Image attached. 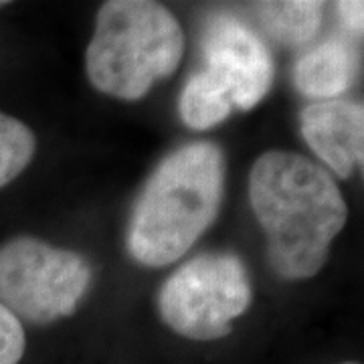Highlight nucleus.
<instances>
[{
	"instance_id": "f257e3e1",
	"label": "nucleus",
	"mask_w": 364,
	"mask_h": 364,
	"mask_svg": "<svg viewBox=\"0 0 364 364\" xmlns=\"http://www.w3.org/2000/svg\"><path fill=\"white\" fill-rule=\"evenodd\" d=\"M249 200L267 235L269 263L286 279L320 272L348 217L334 178L296 152L272 150L255 160Z\"/></svg>"
},
{
	"instance_id": "f03ea898",
	"label": "nucleus",
	"mask_w": 364,
	"mask_h": 364,
	"mask_svg": "<svg viewBox=\"0 0 364 364\" xmlns=\"http://www.w3.org/2000/svg\"><path fill=\"white\" fill-rule=\"evenodd\" d=\"M225 195V156L213 142H193L164 158L138 198L128 251L148 267L170 265L207 231Z\"/></svg>"
},
{
	"instance_id": "7ed1b4c3",
	"label": "nucleus",
	"mask_w": 364,
	"mask_h": 364,
	"mask_svg": "<svg viewBox=\"0 0 364 364\" xmlns=\"http://www.w3.org/2000/svg\"><path fill=\"white\" fill-rule=\"evenodd\" d=\"M182 53V28L166 6L109 0L95 18L85 57L87 77L105 95L136 102L178 69Z\"/></svg>"
},
{
	"instance_id": "20e7f679",
	"label": "nucleus",
	"mask_w": 364,
	"mask_h": 364,
	"mask_svg": "<svg viewBox=\"0 0 364 364\" xmlns=\"http://www.w3.org/2000/svg\"><path fill=\"white\" fill-rule=\"evenodd\" d=\"M91 277L85 257L35 237H16L0 247V306L18 322L49 324L71 316Z\"/></svg>"
},
{
	"instance_id": "39448f33",
	"label": "nucleus",
	"mask_w": 364,
	"mask_h": 364,
	"mask_svg": "<svg viewBox=\"0 0 364 364\" xmlns=\"http://www.w3.org/2000/svg\"><path fill=\"white\" fill-rule=\"evenodd\" d=\"M253 299L243 261L231 253H207L184 263L160 289L162 320L191 340H217Z\"/></svg>"
},
{
	"instance_id": "423d86ee",
	"label": "nucleus",
	"mask_w": 364,
	"mask_h": 364,
	"mask_svg": "<svg viewBox=\"0 0 364 364\" xmlns=\"http://www.w3.org/2000/svg\"><path fill=\"white\" fill-rule=\"evenodd\" d=\"M207 71L221 81L233 107L251 109L272 90L273 61L265 43L241 21L219 14L203 37Z\"/></svg>"
},
{
	"instance_id": "0eeeda50",
	"label": "nucleus",
	"mask_w": 364,
	"mask_h": 364,
	"mask_svg": "<svg viewBox=\"0 0 364 364\" xmlns=\"http://www.w3.org/2000/svg\"><path fill=\"white\" fill-rule=\"evenodd\" d=\"M301 136L314 154L348 178L363 166L364 109L348 100H328L308 105L301 112Z\"/></svg>"
},
{
	"instance_id": "6e6552de",
	"label": "nucleus",
	"mask_w": 364,
	"mask_h": 364,
	"mask_svg": "<svg viewBox=\"0 0 364 364\" xmlns=\"http://www.w3.org/2000/svg\"><path fill=\"white\" fill-rule=\"evenodd\" d=\"M356 75V57L348 43L328 39L308 51L294 69V83L304 95L336 100L348 90Z\"/></svg>"
},
{
	"instance_id": "1a4fd4ad",
	"label": "nucleus",
	"mask_w": 364,
	"mask_h": 364,
	"mask_svg": "<svg viewBox=\"0 0 364 364\" xmlns=\"http://www.w3.org/2000/svg\"><path fill=\"white\" fill-rule=\"evenodd\" d=\"M182 122L193 130H210L227 119L233 104L221 81L208 71H200L186 81L181 95Z\"/></svg>"
},
{
	"instance_id": "9d476101",
	"label": "nucleus",
	"mask_w": 364,
	"mask_h": 364,
	"mask_svg": "<svg viewBox=\"0 0 364 364\" xmlns=\"http://www.w3.org/2000/svg\"><path fill=\"white\" fill-rule=\"evenodd\" d=\"M257 14L263 28L287 47L312 39L322 23V2H261Z\"/></svg>"
},
{
	"instance_id": "9b49d317",
	"label": "nucleus",
	"mask_w": 364,
	"mask_h": 364,
	"mask_svg": "<svg viewBox=\"0 0 364 364\" xmlns=\"http://www.w3.org/2000/svg\"><path fill=\"white\" fill-rule=\"evenodd\" d=\"M37 140L31 128L0 112V188L14 181L31 164Z\"/></svg>"
},
{
	"instance_id": "f8f14e48",
	"label": "nucleus",
	"mask_w": 364,
	"mask_h": 364,
	"mask_svg": "<svg viewBox=\"0 0 364 364\" xmlns=\"http://www.w3.org/2000/svg\"><path fill=\"white\" fill-rule=\"evenodd\" d=\"M26 348L23 324L0 306V364H18Z\"/></svg>"
},
{
	"instance_id": "ddd939ff",
	"label": "nucleus",
	"mask_w": 364,
	"mask_h": 364,
	"mask_svg": "<svg viewBox=\"0 0 364 364\" xmlns=\"http://www.w3.org/2000/svg\"><path fill=\"white\" fill-rule=\"evenodd\" d=\"M338 16L342 25L346 26L354 35L363 33V16H364V4L363 2H354V0H344L336 4Z\"/></svg>"
},
{
	"instance_id": "4468645a",
	"label": "nucleus",
	"mask_w": 364,
	"mask_h": 364,
	"mask_svg": "<svg viewBox=\"0 0 364 364\" xmlns=\"http://www.w3.org/2000/svg\"><path fill=\"white\" fill-rule=\"evenodd\" d=\"M346 364H356V363H346Z\"/></svg>"
},
{
	"instance_id": "2eb2a0df",
	"label": "nucleus",
	"mask_w": 364,
	"mask_h": 364,
	"mask_svg": "<svg viewBox=\"0 0 364 364\" xmlns=\"http://www.w3.org/2000/svg\"><path fill=\"white\" fill-rule=\"evenodd\" d=\"M0 6H2V2H0Z\"/></svg>"
}]
</instances>
